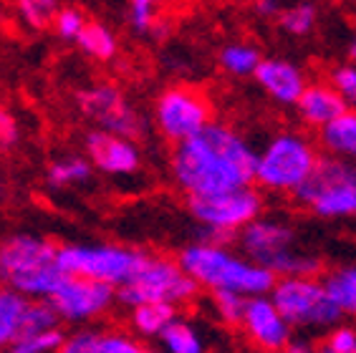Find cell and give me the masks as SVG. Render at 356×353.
Here are the masks:
<instances>
[{"label": "cell", "mask_w": 356, "mask_h": 353, "mask_svg": "<svg viewBox=\"0 0 356 353\" xmlns=\"http://www.w3.org/2000/svg\"><path fill=\"white\" fill-rule=\"evenodd\" d=\"M255 164L258 154L253 147L222 124H210L172 151V174L187 197L250 187L255 182Z\"/></svg>", "instance_id": "cell-1"}, {"label": "cell", "mask_w": 356, "mask_h": 353, "mask_svg": "<svg viewBox=\"0 0 356 353\" xmlns=\"http://www.w3.org/2000/svg\"><path fill=\"white\" fill-rule=\"evenodd\" d=\"M179 268L190 275L197 288L213 293H235L243 298L268 295L275 286V275L263 265L238 258L218 243H195L179 252Z\"/></svg>", "instance_id": "cell-2"}, {"label": "cell", "mask_w": 356, "mask_h": 353, "mask_svg": "<svg viewBox=\"0 0 356 353\" xmlns=\"http://www.w3.org/2000/svg\"><path fill=\"white\" fill-rule=\"evenodd\" d=\"M69 278L58 263V247L38 235H13L0 243V286L28 300H48Z\"/></svg>", "instance_id": "cell-3"}, {"label": "cell", "mask_w": 356, "mask_h": 353, "mask_svg": "<svg viewBox=\"0 0 356 353\" xmlns=\"http://www.w3.org/2000/svg\"><path fill=\"white\" fill-rule=\"evenodd\" d=\"M149 255L127 245H63L58 263L69 278L102 283L114 290L129 286L144 270Z\"/></svg>", "instance_id": "cell-4"}, {"label": "cell", "mask_w": 356, "mask_h": 353, "mask_svg": "<svg viewBox=\"0 0 356 353\" xmlns=\"http://www.w3.org/2000/svg\"><path fill=\"white\" fill-rule=\"evenodd\" d=\"M318 154L301 134H278L263 147L255 164V182L273 192H298L314 174Z\"/></svg>", "instance_id": "cell-5"}, {"label": "cell", "mask_w": 356, "mask_h": 353, "mask_svg": "<svg viewBox=\"0 0 356 353\" xmlns=\"http://www.w3.org/2000/svg\"><path fill=\"white\" fill-rule=\"evenodd\" d=\"M318 217H354L356 215V164L343 159H318L309 182L296 192Z\"/></svg>", "instance_id": "cell-6"}, {"label": "cell", "mask_w": 356, "mask_h": 353, "mask_svg": "<svg viewBox=\"0 0 356 353\" xmlns=\"http://www.w3.org/2000/svg\"><path fill=\"white\" fill-rule=\"evenodd\" d=\"M270 300L291 328H326L336 326L343 313L339 311L329 290L316 278H281L275 280Z\"/></svg>", "instance_id": "cell-7"}, {"label": "cell", "mask_w": 356, "mask_h": 353, "mask_svg": "<svg viewBox=\"0 0 356 353\" xmlns=\"http://www.w3.org/2000/svg\"><path fill=\"white\" fill-rule=\"evenodd\" d=\"M197 290V283L179 268V263L149 255L144 270L131 280L129 286L119 288L117 298L127 308H139L147 306V303L177 306V303H187V300L195 298Z\"/></svg>", "instance_id": "cell-8"}, {"label": "cell", "mask_w": 356, "mask_h": 353, "mask_svg": "<svg viewBox=\"0 0 356 353\" xmlns=\"http://www.w3.org/2000/svg\"><path fill=\"white\" fill-rule=\"evenodd\" d=\"M190 210L200 222L215 232V240L207 243L220 245V235L230 238L235 230H245L248 224L261 217L263 199L250 187H240L207 197H190Z\"/></svg>", "instance_id": "cell-9"}, {"label": "cell", "mask_w": 356, "mask_h": 353, "mask_svg": "<svg viewBox=\"0 0 356 353\" xmlns=\"http://www.w3.org/2000/svg\"><path fill=\"white\" fill-rule=\"evenodd\" d=\"M154 119L159 131L175 142V147L210 126V104L200 91L190 86L167 88L154 104Z\"/></svg>", "instance_id": "cell-10"}, {"label": "cell", "mask_w": 356, "mask_h": 353, "mask_svg": "<svg viewBox=\"0 0 356 353\" xmlns=\"http://www.w3.org/2000/svg\"><path fill=\"white\" fill-rule=\"evenodd\" d=\"M79 106L99 126V131L122 136L129 142L139 139L147 126L142 114H137V109L127 101V96L111 83H99L79 91Z\"/></svg>", "instance_id": "cell-11"}, {"label": "cell", "mask_w": 356, "mask_h": 353, "mask_svg": "<svg viewBox=\"0 0 356 353\" xmlns=\"http://www.w3.org/2000/svg\"><path fill=\"white\" fill-rule=\"evenodd\" d=\"M114 300H117L114 288L81 278H66L63 286L48 298V303L58 313L61 320L81 323V320L96 318V315L106 313Z\"/></svg>", "instance_id": "cell-12"}, {"label": "cell", "mask_w": 356, "mask_h": 353, "mask_svg": "<svg viewBox=\"0 0 356 353\" xmlns=\"http://www.w3.org/2000/svg\"><path fill=\"white\" fill-rule=\"evenodd\" d=\"M240 326L261 353H281L291 346V326L268 295L248 298Z\"/></svg>", "instance_id": "cell-13"}, {"label": "cell", "mask_w": 356, "mask_h": 353, "mask_svg": "<svg viewBox=\"0 0 356 353\" xmlns=\"http://www.w3.org/2000/svg\"><path fill=\"white\" fill-rule=\"evenodd\" d=\"M293 227L281 220L258 217L255 222L248 224L245 230H240V245L248 252V260L263 265L266 270L278 255L293 250Z\"/></svg>", "instance_id": "cell-14"}, {"label": "cell", "mask_w": 356, "mask_h": 353, "mask_svg": "<svg viewBox=\"0 0 356 353\" xmlns=\"http://www.w3.org/2000/svg\"><path fill=\"white\" fill-rule=\"evenodd\" d=\"M86 154L91 167L104 174H134L142 162L137 144L99 129L86 136Z\"/></svg>", "instance_id": "cell-15"}, {"label": "cell", "mask_w": 356, "mask_h": 353, "mask_svg": "<svg viewBox=\"0 0 356 353\" xmlns=\"http://www.w3.org/2000/svg\"><path fill=\"white\" fill-rule=\"evenodd\" d=\"M253 79L261 83V88L270 99L281 104H298L309 86L306 74L286 58H263L261 66L255 68Z\"/></svg>", "instance_id": "cell-16"}, {"label": "cell", "mask_w": 356, "mask_h": 353, "mask_svg": "<svg viewBox=\"0 0 356 353\" xmlns=\"http://www.w3.org/2000/svg\"><path fill=\"white\" fill-rule=\"evenodd\" d=\"M296 109H298L301 119L309 124V126L323 129V126H329L334 119L346 114L349 106H346V101L331 88V83H309L306 91H303V96L298 99V104H296Z\"/></svg>", "instance_id": "cell-17"}, {"label": "cell", "mask_w": 356, "mask_h": 353, "mask_svg": "<svg viewBox=\"0 0 356 353\" xmlns=\"http://www.w3.org/2000/svg\"><path fill=\"white\" fill-rule=\"evenodd\" d=\"M28 306L31 300L26 295L0 286V348H10L13 340L23 333Z\"/></svg>", "instance_id": "cell-18"}, {"label": "cell", "mask_w": 356, "mask_h": 353, "mask_svg": "<svg viewBox=\"0 0 356 353\" xmlns=\"http://www.w3.org/2000/svg\"><path fill=\"white\" fill-rule=\"evenodd\" d=\"M321 144L334 159H356V111H346L321 129Z\"/></svg>", "instance_id": "cell-19"}, {"label": "cell", "mask_w": 356, "mask_h": 353, "mask_svg": "<svg viewBox=\"0 0 356 353\" xmlns=\"http://www.w3.org/2000/svg\"><path fill=\"white\" fill-rule=\"evenodd\" d=\"M175 320H177V306H170V303H147V306L131 308V328L139 336L159 338Z\"/></svg>", "instance_id": "cell-20"}, {"label": "cell", "mask_w": 356, "mask_h": 353, "mask_svg": "<svg viewBox=\"0 0 356 353\" xmlns=\"http://www.w3.org/2000/svg\"><path fill=\"white\" fill-rule=\"evenodd\" d=\"M79 46L86 56L96 58V61H109L117 56V38L109 28L99 21H89L86 28L79 35Z\"/></svg>", "instance_id": "cell-21"}, {"label": "cell", "mask_w": 356, "mask_h": 353, "mask_svg": "<svg viewBox=\"0 0 356 353\" xmlns=\"http://www.w3.org/2000/svg\"><path fill=\"white\" fill-rule=\"evenodd\" d=\"M323 286L329 290L331 300L339 306V311L356 315V265L331 272L329 278L323 280Z\"/></svg>", "instance_id": "cell-22"}, {"label": "cell", "mask_w": 356, "mask_h": 353, "mask_svg": "<svg viewBox=\"0 0 356 353\" xmlns=\"http://www.w3.org/2000/svg\"><path fill=\"white\" fill-rule=\"evenodd\" d=\"M94 167L89 164V159L83 156H63L58 162H54L48 167L46 179L51 187H71V184H83L89 182Z\"/></svg>", "instance_id": "cell-23"}, {"label": "cell", "mask_w": 356, "mask_h": 353, "mask_svg": "<svg viewBox=\"0 0 356 353\" xmlns=\"http://www.w3.org/2000/svg\"><path fill=\"white\" fill-rule=\"evenodd\" d=\"M159 340H162L165 353H205V346H202L197 328L192 326V323H187V320L177 318L159 336Z\"/></svg>", "instance_id": "cell-24"}, {"label": "cell", "mask_w": 356, "mask_h": 353, "mask_svg": "<svg viewBox=\"0 0 356 353\" xmlns=\"http://www.w3.org/2000/svg\"><path fill=\"white\" fill-rule=\"evenodd\" d=\"M268 270L281 278H314L316 272L321 270V260L306 255V252L288 250L268 265Z\"/></svg>", "instance_id": "cell-25"}, {"label": "cell", "mask_w": 356, "mask_h": 353, "mask_svg": "<svg viewBox=\"0 0 356 353\" xmlns=\"http://www.w3.org/2000/svg\"><path fill=\"white\" fill-rule=\"evenodd\" d=\"M261 61L263 58L258 54V48L248 46V43H230L220 54V66L233 76H253Z\"/></svg>", "instance_id": "cell-26"}, {"label": "cell", "mask_w": 356, "mask_h": 353, "mask_svg": "<svg viewBox=\"0 0 356 353\" xmlns=\"http://www.w3.org/2000/svg\"><path fill=\"white\" fill-rule=\"evenodd\" d=\"M63 338L66 336L58 328L43 333H21L13 340V346L8 348V353H58Z\"/></svg>", "instance_id": "cell-27"}, {"label": "cell", "mask_w": 356, "mask_h": 353, "mask_svg": "<svg viewBox=\"0 0 356 353\" xmlns=\"http://www.w3.org/2000/svg\"><path fill=\"white\" fill-rule=\"evenodd\" d=\"M316 18H318L316 8L311 6V3H301V6H293V8H286V10H281V15H278V23H281V28L286 31V33L306 35V33H311V31H314Z\"/></svg>", "instance_id": "cell-28"}, {"label": "cell", "mask_w": 356, "mask_h": 353, "mask_svg": "<svg viewBox=\"0 0 356 353\" xmlns=\"http://www.w3.org/2000/svg\"><path fill=\"white\" fill-rule=\"evenodd\" d=\"M18 13L31 28L43 31V28L54 26L56 15H58V6L54 0H23V3H18Z\"/></svg>", "instance_id": "cell-29"}, {"label": "cell", "mask_w": 356, "mask_h": 353, "mask_svg": "<svg viewBox=\"0 0 356 353\" xmlns=\"http://www.w3.org/2000/svg\"><path fill=\"white\" fill-rule=\"evenodd\" d=\"M58 313L51 308L48 300H31L26 313V323H23V333H43V331H56L58 328Z\"/></svg>", "instance_id": "cell-30"}, {"label": "cell", "mask_w": 356, "mask_h": 353, "mask_svg": "<svg viewBox=\"0 0 356 353\" xmlns=\"http://www.w3.org/2000/svg\"><path fill=\"white\" fill-rule=\"evenodd\" d=\"M129 23L134 31L139 33H152L159 38V28H165L159 23V13H157V6L152 3V0H134L129 6Z\"/></svg>", "instance_id": "cell-31"}, {"label": "cell", "mask_w": 356, "mask_h": 353, "mask_svg": "<svg viewBox=\"0 0 356 353\" xmlns=\"http://www.w3.org/2000/svg\"><path fill=\"white\" fill-rule=\"evenodd\" d=\"M248 298L235 295V293H213V306L215 313L220 315V320H225L230 326H240L243 313H245Z\"/></svg>", "instance_id": "cell-32"}, {"label": "cell", "mask_w": 356, "mask_h": 353, "mask_svg": "<svg viewBox=\"0 0 356 353\" xmlns=\"http://www.w3.org/2000/svg\"><path fill=\"white\" fill-rule=\"evenodd\" d=\"M86 23L89 21L83 18L81 10H76V8H61L54 21V31L61 35V38H66V41H79V35H81V31L86 28Z\"/></svg>", "instance_id": "cell-33"}, {"label": "cell", "mask_w": 356, "mask_h": 353, "mask_svg": "<svg viewBox=\"0 0 356 353\" xmlns=\"http://www.w3.org/2000/svg\"><path fill=\"white\" fill-rule=\"evenodd\" d=\"M331 88L341 96L346 106L356 104V66L354 63H343L331 71Z\"/></svg>", "instance_id": "cell-34"}, {"label": "cell", "mask_w": 356, "mask_h": 353, "mask_svg": "<svg viewBox=\"0 0 356 353\" xmlns=\"http://www.w3.org/2000/svg\"><path fill=\"white\" fill-rule=\"evenodd\" d=\"M99 343H102V333L76 331L63 338L58 353H99Z\"/></svg>", "instance_id": "cell-35"}, {"label": "cell", "mask_w": 356, "mask_h": 353, "mask_svg": "<svg viewBox=\"0 0 356 353\" xmlns=\"http://www.w3.org/2000/svg\"><path fill=\"white\" fill-rule=\"evenodd\" d=\"M99 353H147L137 340L124 333H102Z\"/></svg>", "instance_id": "cell-36"}, {"label": "cell", "mask_w": 356, "mask_h": 353, "mask_svg": "<svg viewBox=\"0 0 356 353\" xmlns=\"http://www.w3.org/2000/svg\"><path fill=\"white\" fill-rule=\"evenodd\" d=\"M334 353H356V328L339 326L331 331V336L323 340Z\"/></svg>", "instance_id": "cell-37"}, {"label": "cell", "mask_w": 356, "mask_h": 353, "mask_svg": "<svg viewBox=\"0 0 356 353\" xmlns=\"http://www.w3.org/2000/svg\"><path fill=\"white\" fill-rule=\"evenodd\" d=\"M18 122H15V116L10 111L0 109V147H13L18 142Z\"/></svg>", "instance_id": "cell-38"}, {"label": "cell", "mask_w": 356, "mask_h": 353, "mask_svg": "<svg viewBox=\"0 0 356 353\" xmlns=\"http://www.w3.org/2000/svg\"><path fill=\"white\" fill-rule=\"evenodd\" d=\"M258 13H263V15H281V8L275 6V3H258Z\"/></svg>", "instance_id": "cell-39"}, {"label": "cell", "mask_w": 356, "mask_h": 353, "mask_svg": "<svg viewBox=\"0 0 356 353\" xmlns=\"http://www.w3.org/2000/svg\"><path fill=\"white\" fill-rule=\"evenodd\" d=\"M349 58H351V63L356 66V35H354V41H351V46H349Z\"/></svg>", "instance_id": "cell-40"}, {"label": "cell", "mask_w": 356, "mask_h": 353, "mask_svg": "<svg viewBox=\"0 0 356 353\" xmlns=\"http://www.w3.org/2000/svg\"><path fill=\"white\" fill-rule=\"evenodd\" d=\"M311 353H334L331 351L329 346H326V343H321V346H316V348H311Z\"/></svg>", "instance_id": "cell-41"}, {"label": "cell", "mask_w": 356, "mask_h": 353, "mask_svg": "<svg viewBox=\"0 0 356 353\" xmlns=\"http://www.w3.org/2000/svg\"><path fill=\"white\" fill-rule=\"evenodd\" d=\"M152 353H165V351H152Z\"/></svg>", "instance_id": "cell-42"}, {"label": "cell", "mask_w": 356, "mask_h": 353, "mask_svg": "<svg viewBox=\"0 0 356 353\" xmlns=\"http://www.w3.org/2000/svg\"><path fill=\"white\" fill-rule=\"evenodd\" d=\"M281 353H286V351H281Z\"/></svg>", "instance_id": "cell-43"}]
</instances>
